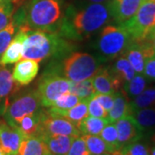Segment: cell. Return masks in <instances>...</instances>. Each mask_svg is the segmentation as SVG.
I'll use <instances>...</instances> for the list:
<instances>
[{
	"mask_svg": "<svg viewBox=\"0 0 155 155\" xmlns=\"http://www.w3.org/2000/svg\"><path fill=\"white\" fill-rule=\"evenodd\" d=\"M110 0L104 3L87 4L80 8L69 6L66 10L56 34L74 41L87 38L110 22Z\"/></svg>",
	"mask_w": 155,
	"mask_h": 155,
	"instance_id": "obj_1",
	"label": "cell"
},
{
	"mask_svg": "<svg viewBox=\"0 0 155 155\" xmlns=\"http://www.w3.org/2000/svg\"><path fill=\"white\" fill-rule=\"evenodd\" d=\"M71 46L65 38L53 32L30 30L26 33L23 41L22 59L40 62L52 56L68 53Z\"/></svg>",
	"mask_w": 155,
	"mask_h": 155,
	"instance_id": "obj_2",
	"label": "cell"
},
{
	"mask_svg": "<svg viewBox=\"0 0 155 155\" xmlns=\"http://www.w3.org/2000/svg\"><path fill=\"white\" fill-rule=\"evenodd\" d=\"M26 11V24L30 30L56 33L64 11L61 0H31Z\"/></svg>",
	"mask_w": 155,
	"mask_h": 155,
	"instance_id": "obj_3",
	"label": "cell"
},
{
	"mask_svg": "<svg viewBox=\"0 0 155 155\" xmlns=\"http://www.w3.org/2000/svg\"><path fill=\"white\" fill-rule=\"evenodd\" d=\"M132 39L122 24L107 25L102 29L97 41V49L103 62L115 60L123 54Z\"/></svg>",
	"mask_w": 155,
	"mask_h": 155,
	"instance_id": "obj_4",
	"label": "cell"
},
{
	"mask_svg": "<svg viewBox=\"0 0 155 155\" xmlns=\"http://www.w3.org/2000/svg\"><path fill=\"white\" fill-rule=\"evenodd\" d=\"M100 58L87 53L74 52L63 61V73L67 79L80 82L91 78L103 67Z\"/></svg>",
	"mask_w": 155,
	"mask_h": 155,
	"instance_id": "obj_5",
	"label": "cell"
},
{
	"mask_svg": "<svg viewBox=\"0 0 155 155\" xmlns=\"http://www.w3.org/2000/svg\"><path fill=\"white\" fill-rule=\"evenodd\" d=\"M133 41L147 40L155 28V1L142 0L135 14L122 24Z\"/></svg>",
	"mask_w": 155,
	"mask_h": 155,
	"instance_id": "obj_6",
	"label": "cell"
},
{
	"mask_svg": "<svg viewBox=\"0 0 155 155\" xmlns=\"http://www.w3.org/2000/svg\"><path fill=\"white\" fill-rule=\"evenodd\" d=\"M41 102L35 91H28L9 101L4 114L5 121L9 125L17 127L23 116L32 114L41 109Z\"/></svg>",
	"mask_w": 155,
	"mask_h": 155,
	"instance_id": "obj_7",
	"label": "cell"
},
{
	"mask_svg": "<svg viewBox=\"0 0 155 155\" xmlns=\"http://www.w3.org/2000/svg\"><path fill=\"white\" fill-rule=\"evenodd\" d=\"M71 80L61 77L55 72H52L41 78L39 82L37 90L35 91L38 96L41 105L49 108L54 101L60 96L69 92Z\"/></svg>",
	"mask_w": 155,
	"mask_h": 155,
	"instance_id": "obj_8",
	"label": "cell"
},
{
	"mask_svg": "<svg viewBox=\"0 0 155 155\" xmlns=\"http://www.w3.org/2000/svg\"><path fill=\"white\" fill-rule=\"evenodd\" d=\"M41 130L42 136L49 135H70L78 137L81 135L78 127L72 122L61 116H51L48 110L41 111Z\"/></svg>",
	"mask_w": 155,
	"mask_h": 155,
	"instance_id": "obj_9",
	"label": "cell"
},
{
	"mask_svg": "<svg viewBox=\"0 0 155 155\" xmlns=\"http://www.w3.org/2000/svg\"><path fill=\"white\" fill-rule=\"evenodd\" d=\"M155 54V48L148 40L143 41H133L127 46L123 54L129 61L136 73L142 74L145 61Z\"/></svg>",
	"mask_w": 155,
	"mask_h": 155,
	"instance_id": "obj_10",
	"label": "cell"
},
{
	"mask_svg": "<svg viewBox=\"0 0 155 155\" xmlns=\"http://www.w3.org/2000/svg\"><path fill=\"white\" fill-rule=\"evenodd\" d=\"M23 139V134L17 127L9 125L5 120H0V148L4 154H19Z\"/></svg>",
	"mask_w": 155,
	"mask_h": 155,
	"instance_id": "obj_11",
	"label": "cell"
},
{
	"mask_svg": "<svg viewBox=\"0 0 155 155\" xmlns=\"http://www.w3.org/2000/svg\"><path fill=\"white\" fill-rule=\"evenodd\" d=\"M117 130L118 142L122 147L130 142L140 140L143 136V130L140 127L132 116H126L115 122Z\"/></svg>",
	"mask_w": 155,
	"mask_h": 155,
	"instance_id": "obj_12",
	"label": "cell"
},
{
	"mask_svg": "<svg viewBox=\"0 0 155 155\" xmlns=\"http://www.w3.org/2000/svg\"><path fill=\"white\" fill-rule=\"evenodd\" d=\"M91 81L96 92L100 94H115L122 88V83L112 75L109 67H102Z\"/></svg>",
	"mask_w": 155,
	"mask_h": 155,
	"instance_id": "obj_13",
	"label": "cell"
},
{
	"mask_svg": "<svg viewBox=\"0 0 155 155\" xmlns=\"http://www.w3.org/2000/svg\"><path fill=\"white\" fill-rule=\"evenodd\" d=\"M142 0H110L112 18L117 24L130 19L135 14Z\"/></svg>",
	"mask_w": 155,
	"mask_h": 155,
	"instance_id": "obj_14",
	"label": "cell"
},
{
	"mask_svg": "<svg viewBox=\"0 0 155 155\" xmlns=\"http://www.w3.org/2000/svg\"><path fill=\"white\" fill-rule=\"evenodd\" d=\"M39 72L37 61L29 59H22L17 62L13 68V79L20 85H28L35 78Z\"/></svg>",
	"mask_w": 155,
	"mask_h": 155,
	"instance_id": "obj_15",
	"label": "cell"
},
{
	"mask_svg": "<svg viewBox=\"0 0 155 155\" xmlns=\"http://www.w3.org/2000/svg\"><path fill=\"white\" fill-rule=\"evenodd\" d=\"M47 110L51 116L63 117L78 127L81 121L89 116L88 100H81L76 105L67 110H61L54 107H49Z\"/></svg>",
	"mask_w": 155,
	"mask_h": 155,
	"instance_id": "obj_16",
	"label": "cell"
},
{
	"mask_svg": "<svg viewBox=\"0 0 155 155\" xmlns=\"http://www.w3.org/2000/svg\"><path fill=\"white\" fill-rule=\"evenodd\" d=\"M26 37V32L18 30V32L12 39L11 42L6 48L0 59V66L5 67L9 64L17 63L22 59L23 41Z\"/></svg>",
	"mask_w": 155,
	"mask_h": 155,
	"instance_id": "obj_17",
	"label": "cell"
},
{
	"mask_svg": "<svg viewBox=\"0 0 155 155\" xmlns=\"http://www.w3.org/2000/svg\"><path fill=\"white\" fill-rule=\"evenodd\" d=\"M41 111L42 110L40 109L35 113L26 115L22 117V120L17 124V127L21 131L24 137L36 136L41 138L42 134Z\"/></svg>",
	"mask_w": 155,
	"mask_h": 155,
	"instance_id": "obj_18",
	"label": "cell"
},
{
	"mask_svg": "<svg viewBox=\"0 0 155 155\" xmlns=\"http://www.w3.org/2000/svg\"><path fill=\"white\" fill-rule=\"evenodd\" d=\"M76 137L70 135H49L45 134L41 139L48 147L50 153L55 155H67Z\"/></svg>",
	"mask_w": 155,
	"mask_h": 155,
	"instance_id": "obj_19",
	"label": "cell"
},
{
	"mask_svg": "<svg viewBox=\"0 0 155 155\" xmlns=\"http://www.w3.org/2000/svg\"><path fill=\"white\" fill-rule=\"evenodd\" d=\"M21 85L13 79L9 69L0 66V101L8 106L11 95H13Z\"/></svg>",
	"mask_w": 155,
	"mask_h": 155,
	"instance_id": "obj_20",
	"label": "cell"
},
{
	"mask_svg": "<svg viewBox=\"0 0 155 155\" xmlns=\"http://www.w3.org/2000/svg\"><path fill=\"white\" fill-rule=\"evenodd\" d=\"M131 110L129 105V101L122 91L115 93L114 104L108 112L107 120L109 123H115L116 121L126 116H130Z\"/></svg>",
	"mask_w": 155,
	"mask_h": 155,
	"instance_id": "obj_21",
	"label": "cell"
},
{
	"mask_svg": "<svg viewBox=\"0 0 155 155\" xmlns=\"http://www.w3.org/2000/svg\"><path fill=\"white\" fill-rule=\"evenodd\" d=\"M20 155H52L44 140L40 137H24L20 149Z\"/></svg>",
	"mask_w": 155,
	"mask_h": 155,
	"instance_id": "obj_22",
	"label": "cell"
},
{
	"mask_svg": "<svg viewBox=\"0 0 155 155\" xmlns=\"http://www.w3.org/2000/svg\"><path fill=\"white\" fill-rule=\"evenodd\" d=\"M109 70L113 76H115L122 82V85L124 83L133 78L136 74L133 67L124 55L117 57L115 63L110 67H109Z\"/></svg>",
	"mask_w": 155,
	"mask_h": 155,
	"instance_id": "obj_23",
	"label": "cell"
},
{
	"mask_svg": "<svg viewBox=\"0 0 155 155\" xmlns=\"http://www.w3.org/2000/svg\"><path fill=\"white\" fill-rule=\"evenodd\" d=\"M91 155L111 154L117 155L118 152L107 144L99 135H82Z\"/></svg>",
	"mask_w": 155,
	"mask_h": 155,
	"instance_id": "obj_24",
	"label": "cell"
},
{
	"mask_svg": "<svg viewBox=\"0 0 155 155\" xmlns=\"http://www.w3.org/2000/svg\"><path fill=\"white\" fill-rule=\"evenodd\" d=\"M149 82L150 79H148L143 74L136 73L133 78H131L129 81L123 84L122 92L128 99L129 98L134 99L147 87Z\"/></svg>",
	"mask_w": 155,
	"mask_h": 155,
	"instance_id": "obj_25",
	"label": "cell"
},
{
	"mask_svg": "<svg viewBox=\"0 0 155 155\" xmlns=\"http://www.w3.org/2000/svg\"><path fill=\"white\" fill-rule=\"evenodd\" d=\"M109 123L106 118L87 116L78 125V129L82 135H99L103 128Z\"/></svg>",
	"mask_w": 155,
	"mask_h": 155,
	"instance_id": "obj_26",
	"label": "cell"
},
{
	"mask_svg": "<svg viewBox=\"0 0 155 155\" xmlns=\"http://www.w3.org/2000/svg\"><path fill=\"white\" fill-rule=\"evenodd\" d=\"M130 116H133L143 131L155 127V106L136 110L133 111Z\"/></svg>",
	"mask_w": 155,
	"mask_h": 155,
	"instance_id": "obj_27",
	"label": "cell"
},
{
	"mask_svg": "<svg viewBox=\"0 0 155 155\" xmlns=\"http://www.w3.org/2000/svg\"><path fill=\"white\" fill-rule=\"evenodd\" d=\"M129 105L131 113L136 110L155 106V85L148 88L147 87L140 94L134 97L133 101L129 102Z\"/></svg>",
	"mask_w": 155,
	"mask_h": 155,
	"instance_id": "obj_28",
	"label": "cell"
},
{
	"mask_svg": "<svg viewBox=\"0 0 155 155\" xmlns=\"http://www.w3.org/2000/svg\"><path fill=\"white\" fill-rule=\"evenodd\" d=\"M69 92L76 95L80 100H89L97 94L96 90L92 84L91 78L83 80L80 82L71 81Z\"/></svg>",
	"mask_w": 155,
	"mask_h": 155,
	"instance_id": "obj_29",
	"label": "cell"
},
{
	"mask_svg": "<svg viewBox=\"0 0 155 155\" xmlns=\"http://www.w3.org/2000/svg\"><path fill=\"white\" fill-rule=\"evenodd\" d=\"M99 135L107 144L110 145L119 153L121 147L118 142V135H117V130L115 126V123H108L105 127L103 128Z\"/></svg>",
	"mask_w": 155,
	"mask_h": 155,
	"instance_id": "obj_30",
	"label": "cell"
},
{
	"mask_svg": "<svg viewBox=\"0 0 155 155\" xmlns=\"http://www.w3.org/2000/svg\"><path fill=\"white\" fill-rule=\"evenodd\" d=\"M17 30V25L12 21V19L5 28L0 30V59L11 42L12 39L14 38V35Z\"/></svg>",
	"mask_w": 155,
	"mask_h": 155,
	"instance_id": "obj_31",
	"label": "cell"
},
{
	"mask_svg": "<svg viewBox=\"0 0 155 155\" xmlns=\"http://www.w3.org/2000/svg\"><path fill=\"white\" fill-rule=\"evenodd\" d=\"M117 155H150L149 148L146 144L137 140L124 145Z\"/></svg>",
	"mask_w": 155,
	"mask_h": 155,
	"instance_id": "obj_32",
	"label": "cell"
},
{
	"mask_svg": "<svg viewBox=\"0 0 155 155\" xmlns=\"http://www.w3.org/2000/svg\"><path fill=\"white\" fill-rule=\"evenodd\" d=\"M81 100L76 95L72 94L71 92H67L60 96L55 101L53 102L50 107H54L61 110H67L75 106Z\"/></svg>",
	"mask_w": 155,
	"mask_h": 155,
	"instance_id": "obj_33",
	"label": "cell"
},
{
	"mask_svg": "<svg viewBox=\"0 0 155 155\" xmlns=\"http://www.w3.org/2000/svg\"><path fill=\"white\" fill-rule=\"evenodd\" d=\"M12 6L11 0H0V30L5 28L11 22Z\"/></svg>",
	"mask_w": 155,
	"mask_h": 155,
	"instance_id": "obj_34",
	"label": "cell"
},
{
	"mask_svg": "<svg viewBox=\"0 0 155 155\" xmlns=\"http://www.w3.org/2000/svg\"><path fill=\"white\" fill-rule=\"evenodd\" d=\"M96 95L88 100V115L94 117L107 118L108 112L100 104Z\"/></svg>",
	"mask_w": 155,
	"mask_h": 155,
	"instance_id": "obj_35",
	"label": "cell"
},
{
	"mask_svg": "<svg viewBox=\"0 0 155 155\" xmlns=\"http://www.w3.org/2000/svg\"><path fill=\"white\" fill-rule=\"evenodd\" d=\"M67 155H91L87 148L83 136L80 135L74 139Z\"/></svg>",
	"mask_w": 155,
	"mask_h": 155,
	"instance_id": "obj_36",
	"label": "cell"
},
{
	"mask_svg": "<svg viewBox=\"0 0 155 155\" xmlns=\"http://www.w3.org/2000/svg\"><path fill=\"white\" fill-rule=\"evenodd\" d=\"M142 74L150 80H155V54L145 61L144 70Z\"/></svg>",
	"mask_w": 155,
	"mask_h": 155,
	"instance_id": "obj_37",
	"label": "cell"
},
{
	"mask_svg": "<svg viewBox=\"0 0 155 155\" xmlns=\"http://www.w3.org/2000/svg\"><path fill=\"white\" fill-rule=\"evenodd\" d=\"M96 96H97V98L100 103V104L103 106V108L107 112L110 110V109L114 104L115 94H100V93H97Z\"/></svg>",
	"mask_w": 155,
	"mask_h": 155,
	"instance_id": "obj_38",
	"label": "cell"
},
{
	"mask_svg": "<svg viewBox=\"0 0 155 155\" xmlns=\"http://www.w3.org/2000/svg\"><path fill=\"white\" fill-rule=\"evenodd\" d=\"M108 1H110V0H80V2L84 5L94 4V3H104V2H108Z\"/></svg>",
	"mask_w": 155,
	"mask_h": 155,
	"instance_id": "obj_39",
	"label": "cell"
},
{
	"mask_svg": "<svg viewBox=\"0 0 155 155\" xmlns=\"http://www.w3.org/2000/svg\"><path fill=\"white\" fill-rule=\"evenodd\" d=\"M6 109H7V105H6L5 104L2 103V102L0 101V116H4Z\"/></svg>",
	"mask_w": 155,
	"mask_h": 155,
	"instance_id": "obj_40",
	"label": "cell"
},
{
	"mask_svg": "<svg viewBox=\"0 0 155 155\" xmlns=\"http://www.w3.org/2000/svg\"><path fill=\"white\" fill-rule=\"evenodd\" d=\"M149 154L150 155H155V146L151 147L149 148Z\"/></svg>",
	"mask_w": 155,
	"mask_h": 155,
	"instance_id": "obj_41",
	"label": "cell"
},
{
	"mask_svg": "<svg viewBox=\"0 0 155 155\" xmlns=\"http://www.w3.org/2000/svg\"><path fill=\"white\" fill-rule=\"evenodd\" d=\"M153 37H155V28L153 29V31H152V33L150 34L149 37H148V39L147 40H149V39H152L153 38Z\"/></svg>",
	"mask_w": 155,
	"mask_h": 155,
	"instance_id": "obj_42",
	"label": "cell"
},
{
	"mask_svg": "<svg viewBox=\"0 0 155 155\" xmlns=\"http://www.w3.org/2000/svg\"><path fill=\"white\" fill-rule=\"evenodd\" d=\"M150 140H151V141L155 145V132L152 135H151V137H150Z\"/></svg>",
	"mask_w": 155,
	"mask_h": 155,
	"instance_id": "obj_43",
	"label": "cell"
},
{
	"mask_svg": "<svg viewBox=\"0 0 155 155\" xmlns=\"http://www.w3.org/2000/svg\"><path fill=\"white\" fill-rule=\"evenodd\" d=\"M148 41L151 42V44L153 45V46L155 48V37H153V38H152V39H149Z\"/></svg>",
	"mask_w": 155,
	"mask_h": 155,
	"instance_id": "obj_44",
	"label": "cell"
},
{
	"mask_svg": "<svg viewBox=\"0 0 155 155\" xmlns=\"http://www.w3.org/2000/svg\"><path fill=\"white\" fill-rule=\"evenodd\" d=\"M0 155H5L4 154V153H3V151H2V149L0 148Z\"/></svg>",
	"mask_w": 155,
	"mask_h": 155,
	"instance_id": "obj_45",
	"label": "cell"
},
{
	"mask_svg": "<svg viewBox=\"0 0 155 155\" xmlns=\"http://www.w3.org/2000/svg\"><path fill=\"white\" fill-rule=\"evenodd\" d=\"M99 155H111V154H99Z\"/></svg>",
	"mask_w": 155,
	"mask_h": 155,
	"instance_id": "obj_46",
	"label": "cell"
},
{
	"mask_svg": "<svg viewBox=\"0 0 155 155\" xmlns=\"http://www.w3.org/2000/svg\"><path fill=\"white\" fill-rule=\"evenodd\" d=\"M13 1H20V0H13Z\"/></svg>",
	"mask_w": 155,
	"mask_h": 155,
	"instance_id": "obj_47",
	"label": "cell"
},
{
	"mask_svg": "<svg viewBox=\"0 0 155 155\" xmlns=\"http://www.w3.org/2000/svg\"><path fill=\"white\" fill-rule=\"evenodd\" d=\"M52 155H55V154H52Z\"/></svg>",
	"mask_w": 155,
	"mask_h": 155,
	"instance_id": "obj_48",
	"label": "cell"
},
{
	"mask_svg": "<svg viewBox=\"0 0 155 155\" xmlns=\"http://www.w3.org/2000/svg\"><path fill=\"white\" fill-rule=\"evenodd\" d=\"M17 155H20V154H17Z\"/></svg>",
	"mask_w": 155,
	"mask_h": 155,
	"instance_id": "obj_49",
	"label": "cell"
},
{
	"mask_svg": "<svg viewBox=\"0 0 155 155\" xmlns=\"http://www.w3.org/2000/svg\"><path fill=\"white\" fill-rule=\"evenodd\" d=\"M154 1H155V0H154Z\"/></svg>",
	"mask_w": 155,
	"mask_h": 155,
	"instance_id": "obj_50",
	"label": "cell"
}]
</instances>
